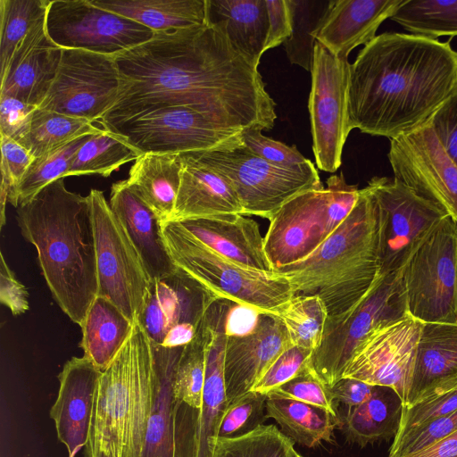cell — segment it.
Listing matches in <instances>:
<instances>
[{
    "mask_svg": "<svg viewBox=\"0 0 457 457\" xmlns=\"http://www.w3.org/2000/svg\"><path fill=\"white\" fill-rule=\"evenodd\" d=\"M292 457H303V456H301L296 451H295Z\"/></svg>",
    "mask_w": 457,
    "mask_h": 457,
    "instance_id": "obj_58",
    "label": "cell"
},
{
    "mask_svg": "<svg viewBox=\"0 0 457 457\" xmlns=\"http://www.w3.org/2000/svg\"><path fill=\"white\" fill-rule=\"evenodd\" d=\"M394 179L430 201L457 222V165L436 137L429 119L390 139Z\"/></svg>",
    "mask_w": 457,
    "mask_h": 457,
    "instance_id": "obj_17",
    "label": "cell"
},
{
    "mask_svg": "<svg viewBox=\"0 0 457 457\" xmlns=\"http://www.w3.org/2000/svg\"><path fill=\"white\" fill-rule=\"evenodd\" d=\"M206 340L203 320L194 339L184 346L178 361L173 395L179 404L198 411L202 406L206 370Z\"/></svg>",
    "mask_w": 457,
    "mask_h": 457,
    "instance_id": "obj_42",
    "label": "cell"
},
{
    "mask_svg": "<svg viewBox=\"0 0 457 457\" xmlns=\"http://www.w3.org/2000/svg\"><path fill=\"white\" fill-rule=\"evenodd\" d=\"M366 187L378 213L379 275H386L403 269L448 215L395 179L373 177Z\"/></svg>",
    "mask_w": 457,
    "mask_h": 457,
    "instance_id": "obj_12",
    "label": "cell"
},
{
    "mask_svg": "<svg viewBox=\"0 0 457 457\" xmlns=\"http://www.w3.org/2000/svg\"><path fill=\"white\" fill-rule=\"evenodd\" d=\"M121 79L114 56L62 49L55 78L40 109L99 121L114 105Z\"/></svg>",
    "mask_w": 457,
    "mask_h": 457,
    "instance_id": "obj_14",
    "label": "cell"
},
{
    "mask_svg": "<svg viewBox=\"0 0 457 457\" xmlns=\"http://www.w3.org/2000/svg\"><path fill=\"white\" fill-rule=\"evenodd\" d=\"M390 20L413 35L457 37V0H403Z\"/></svg>",
    "mask_w": 457,
    "mask_h": 457,
    "instance_id": "obj_38",
    "label": "cell"
},
{
    "mask_svg": "<svg viewBox=\"0 0 457 457\" xmlns=\"http://www.w3.org/2000/svg\"><path fill=\"white\" fill-rule=\"evenodd\" d=\"M94 224L98 295L112 302L133 323L138 319L152 279L104 193L87 195Z\"/></svg>",
    "mask_w": 457,
    "mask_h": 457,
    "instance_id": "obj_10",
    "label": "cell"
},
{
    "mask_svg": "<svg viewBox=\"0 0 457 457\" xmlns=\"http://www.w3.org/2000/svg\"><path fill=\"white\" fill-rule=\"evenodd\" d=\"M109 204L138 252L151 279L174 273L178 268L167 247L162 221L127 179L112 185Z\"/></svg>",
    "mask_w": 457,
    "mask_h": 457,
    "instance_id": "obj_24",
    "label": "cell"
},
{
    "mask_svg": "<svg viewBox=\"0 0 457 457\" xmlns=\"http://www.w3.org/2000/svg\"><path fill=\"white\" fill-rule=\"evenodd\" d=\"M457 376V323H423L406 404L443 380Z\"/></svg>",
    "mask_w": 457,
    "mask_h": 457,
    "instance_id": "obj_30",
    "label": "cell"
},
{
    "mask_svg": "<svg viewBox=\"0 0 457 457\" xmlns=\"http://www.w3.org/2000/svg\"><path fill=\"white\" fill-rule=\"evenodd\" d=\"M268 395L297 400L322 407L337 416L336 405L331 396L330 388L317 374L312 361L297 376L276 388Z\"/></svg>",
    "mask_w": 457,
    "mask_h": 457,
    "instance_id": "obj_48",
    "label": "cell"
},
{
    "mask_svg": "<svg viewBox=\"0 0 457 457\" xmlns=\"http://www.w3.org/2000/svg\"><path fill=\"white\" fill-rule=\"evenodd\" d=\"M265 410V419L274 420L294 443L314 447L321 441H332L337 419L322 407L268 395Z\"/></svg>",
    "mask_w": 457,
    "mask_h": 457,
    "instance_id": "obj_34",
    "label": "cell"
},
{
    "mask_svg": "<svg viewBox=\"0 0 457 457\" xmlns=\"http://www.w3.org/2000/svg\"><path fill=\"white\" fill-rule=\"evenodd\" d=\"M403 0H334L315 32L316 41L332 54L348 59L360 45L376 37L379 26L390 19Z\"/></svg>",
    "mask_w": 457,
    "mask_h": 457,
    "instance_id": "obj_25",
    "label": "cell"
},
{
    "mask_svg": "<svg viewBox=\"0 0 457 457\" xmlns=\"http://www.w3.org/2000/svg\"><path fill=\"white\" fill-rule=\"evenodd\" d=\"M233 304L226 300H216L203 319L206 340L205 381L189 457H210V440L216 436L221 415L228 405L224 357L228 320Z\"/></svg>",
    "mask_w": 457,
    "mask_h": 457,
    "instance_id": "obj_21",
    "label": "cell"
},
{
    "mask_svg": "<svg viewBox=\"0 0 457 457\" xmlns=\"http://www.w3.org/2000/svg\"><path fill=\"white\" fill-rule=\"evenodd\" d=\"M37 106L10 96H0V134L27 148L33 113Z\"/></svg>",
    "mask_w": 457,
    "mask_h": 457,
    "instance_id": "obj_52",
    "label": "cell"
},
{
    "mask_svg": "<svg viewBox=\"0 0 457 457\" xmlns=\"http://www.w3.org/2000/svg\"><path fill=\"white\" fill-rule=\"evenodd\" d=\"M121 87L103 128L171 106L194 109L225 127H274L276 103L258 68L208 23L156 32L114 56Z\"/></svg>",
    "mask_w": 457,
    "mask_h": 457,
    "instance_id": "obj_1",
    "label": "cell"
},
{
    "mask_svg": "<svg viewBox=\"0 0 457 457\" xmlns=\"http://www.w3.org/2000/svg\"><path fill=\"white\" fill-rule=\"evenodd\" d=\"M180 186L169 221L243 214L237 195L221 175L199 161L192 152L180 154Z\"/></svg>",
    "mask_w": 457,
    "mask_h": 457,
    "instance_id": "obj_27",
    "label": "cell"
},
{
    "mask_svg": "<svg viewBox=\"0 0 457 457\" xmlns=\"http://www.w3.org/2000/svg\"><path fill=\"white\" fill-rule=\"evenodd\" d=\"M162 227L176 267L215 298L279 316L294 296L288 281L276 272L246 268L223 257L176 221H165Z\"/></svg>",
    "mask_w": 457,
    "mask_h": 457,
    "instance_id": "obj_6",
    "label": "cell"
},
{
    "mask_svg": "<svg viewBox=\"0 0 457 457\" xmlns=\"http://www.w3.org/2000/svg\"><path fill=\"white\" fill-rule=\"evenodd\" d=\"M329 388L334 402L353 407L367 401L376 386L354 378H342Z\"/></svg>",
    "mask_w": 457,
    "mask_h": 457,
    "instance_id": "obj_56",
    "label": "cell"
},
{
    "mask_svg": "<svg viewBox=\"0 0 457 457\" xmlns=\"http://www.w3.org/2000/svg\"><path fill=\"white\" fill-rule=\"evenodd\" d=\"M101 373L87 358L82 356L67 361L58 375L60 386L50 417L69 457H75L87 443Z\"/></svg>",
    "mask_w": 457,
    "mask_h": 457,
    "instance_id": "obj_22",
    "label": "cell"
},
{
    "mask_svg": "<svg viewBox=\"0 0 457 457\" xmlns=\"http://www.w3.org/2000/svg\"><path fill=\"white\" fill-rule=\"evenodd\" d=\"M290 13L292 34L283 44L292 64L312 71L316 44L315 32L329 11L334 0H287Z\"/></svg>",
    "mask_w": 457,
    "mask_h": 457,
    "instance_id": "obj_40",
    "label": "cell"
},
{
    "mask_svg": "<svg viewBox=\"0 0 457 457\" xmlns=\"http://www.w3.org/2000/svg\"><path fill=\"white\" fill-rule=\"evenodd\" d=\"M0 301L8 307L12 315H20L29 310V293L26 287L16 278L14 273L0 254Z\"/></svg>",
    "mask_w": 457,
    "mask_h": 457,
    "instance_id": "obj_54",
    "label": "cell"
},
{
    "mask_svg": "<svg viewBox=\"0 0 457 457\" xmlns=\"http://www.w3.org/2000/svg\"><path fill=\"white\" fill-rule=\"evenodd\" d=\"M313 351L292 345L273 361L251 391L268 395L294 378L312 361Z\"/></svg>",
    "mask_w": 457,
    "mask_h": 457,
    "instance_id": "obj_50",
    "label": "cell"
},
{
    "mask_svg": "<svg viewBox=\"0 0 457 457\" xmlns=\"http://www.w3.org/2000/svg\"><path fill=\"white\" fill-rule=\"evenodd\" d=\"M457 430V409L436 420L422 425L395 439L388 457H403L420 451Z\"/></svg>",
    "mask_w": 457,
    "mask_h": 457,
    "instance_id": "obj_51",
    "label": "cell"
},
{
    "mask_svg": "<svg viewBox=\"0 0 457 457\" xmlns=\"http://www.w3.org/2000/svg\"><path fill=\"white\" fill-rule=\"evenodd\" d=\"M156 382L153 345L137 320L102 371L95 395L87 457H141Z\"/></svg>",
    "mask_w": 457,
    "mask_h": 457,
    "instance_id": "obj_5",
    "label": "cell"
},
{
    "mask_svg": "<svg viewBox=\"0 0 457 457\" xmlns=\"http://www.w3.org/2000/svg\"><path fill=\"white\" fill-rule=\"evenodd\" d=\"M407 315L403 269L379 275L349 310L328 317L321 343L312 356L317 374L331 387L343 378L355 350L370 332Z\"/></svg>",
    "mask_w": 457,
    "mask_h": 457,
    "instance_id": "obj_8",
    "label": "cell"
},
{
    "mask_svg": "<svg viewBox=\"0 0 457 457\" xmlns=\"http://www.w3.org/2000/svg\"><path fill=\"white\" fill-rule=\"evenodd\" d=\"M348 59L332 54L316 41L308 109L312 150L318 168L335 172L351 131L348 116Z\"/></svg>",
    "mask_w": 457,
    "mask_h": 457,
    "instance_id": "obj_15",
    "label": "cell"
},
{
    "mask_svg": "<svg viewBox=\"0 0 457 457\" xmlns=\"http://www.w3.org/2000/svg\"><path fill=\"white\" fill-rule=\"evenodd\" d=\"M141 154L123 137L103 129L100 133L91 135L79 148L66 177L96 174L106 178Z\"/></svg>",
    "mask_w": 457,
    "mask_h": 457,
    "instance_id": "obj_36",
    "label": "cell"
},
{
    "mask_svg": "<svg viewBox=\"0 0 457 457\" xmlns=\"http://www.w3.org/2000/svg\"><path fill=\"white\" fill-rule=\"evenodd\" d=\"M206 23L221 31L258 68L270 27L266 0H206Z\"/></svg>",
    "mask_w": 457,
    "mask_h": 457,
    "instance_id": "obj_28",
    "label": "cell"
},
{
    "mask_svg": "<svg viewBox=\"0 0 457 457\" xmlns=\"http://www.w3.org/2000/svg\"><path fill=\"white\" fill-rule=\"evenodd\" d=\"M269 33L265 52L284 44L292 34L291 13L287 0H266Z\"/></svg>",
    "mask_w": 457,
    "mask_h": 457,
    "instance_id": "obj_55",
    "label": "cell"
},
{
    "mask_svg": "<svg viewBox=\"0 0 457 457\" xmlns=\"http://www.w3.org/2000/svg\"><path fill=\"white\" fill-rule=\"evenodd\" d=\"M217 300L195 280L178 270L153 279L137 320L154 345L184 347L196 335L212 303Z\"/></svg>",
    "mask_w": 457,
    "mask_h": 457,
    "instance_id": "obj_19",
    "label": "cell"
},
{
    "mask_svg": "<svg viewBox=\"0 0 457 457\" xmlns=\"http://www.w3.org/2000/svg\"><path fill=\"white\" fill-rule=\"evenodd\" d=\"M62 53V49L46 33L45 15L20 42L0 76V96L13 97L37 107L55 78Z\"/></svg>",
    "mask_w": 457,
    "mask_h": 457,
    "instance_id": "obj_23",
    "label": "cell"
},
{
    "mask_svg": "<svg viewBox=\"0 0 457 457\" xmlns=\"http://www.w3.org/2000/svg\"><path fill=\"white\" fill-rule=\"evenodd\" d=\"M192 153L229 183L244 215L270 220L297 195L324 188L312 162L296 169L278 167L255 154L244 143L227 149Z\"/></svg>",
    "mask_w": 457,
    "mask_h": 457,
    "instance_id": "obj_9",
    "label": "cell"
},
{
    "mask_svg": "<svg viewBox=\"0 0 457 457\" xmlns=\"http://www.w3.org/2000/svg\"><path fill=\"white\" fill-rule=\"evenodd\" d=\"M143 154H183L227 149L243 143V130L225 127L199 112L171 106L107 128Z\"/></svg>",
    "mask_w": 457,
    "mask_h": 457,
    "instance_id": "obj_13",
    "label": "cell"
},
{
    "mask_svg": "<svg viewBox=\"0 0 457 457\" xmlns=\"http://www.w3.org/2000/svg\"><path fill=\"white\" fill-rule=\"evenodd\" d=\"M360 189L343 172L327 179V187L301 193L270 220L264 247L273 270L301 261L314 252L345 220Z\"/></svg>",
    "mask_w": 457,
    "mask_h": 457,
    "instance_id": "obj_7",
    "label": "cell"
},
{
    "mask_svg": "<svg viewBox=\"0 0 457 457\" xmlns=\"http://www.w3.org/2000/svg\"><path fill=\"white\" fill-rule=\"evenodd\" d=\"M18 227L37 253L48 288L62 311L81 325L98 295L96 240L88 196L61 178L19 205Z\"/></svg>",
    "mask_w": 457,
    "mask_h": 457,
    "instance_id": "obj_3",
    "label": "cell"
},
{
    "mask_svg": "<svg viewBox=\"0 0 457 457\" xmlns=\"http://www.w3.org/2000/svg\"><path fill=\"white\" fill-rule=\"evenodd\" d=\"M408 313L422 323H457V222L446 216L403 268Z\"/></svg>",
    "mask_w": 457,
    "mask_h": 457,
    "instance_id": "obj_11",
    "label": "cell"
},
{
    "mask_svg": "<svg viewBox=\"0 0 457 457\" xmlns=\"http://www.w3.org/2000/svg\"><path fill=\"white\" fill-rule=\"evenodd\" d=\"M295 295H317L328 316L349 310L379 277L378 222L365 187L339 227L306 258L273 270Z\"/></svg>",
    "mask_w": 457,
    "mask_h": 457,
    "instance_id": "obj_4",
    "label": "cell"
},
{
    "mask_svg": "<svg viewBox=\"0 0 457 457\" xmlns=\"http://www.w3.org/2000/svg\"><path fill=\"white\" fill-rule=\"evenodd\" d=\"M403 457H457V430L420 451Z\"/></svg>",
    "mask_w": 457,
    "mask_h": 457,
    "instance_id": "obj_57",
    "label": "cell"
},
{
    "mask_svg": "<svg viewBox=\"0 0 457 457\" xmlns=\"http://www.w3.org/2000/svg\"><path fill=\"white\" fill-rule=\"evenodd\" d=\"M134 324L112 302L97 296L80 325L83 356L104 370L131 336Z\"/></svg>",
    "mask_w": 457,
    "mask_h": 457,
    "instance_id": "obj_32",
    "label": "cell"
},
{
    "mask_svg": "<svg viewBox=\"0 0 457 457\" xmlns=\"http://www.w3.org/2000/svg\"><path fill=\"white\" fill-rule=\"evenodd\" d=\"M293 345L315 351L320 345L328 314L317 295H295L279 314Z\"/></svg>",
    "mask_w": 457,
    "mask_h": 457,
    "instance_id": "obj_41",
    "label": "cell"
},
{
    "mask_svg": "<svg viewBox=\"0 0 457 457\" xmlns=\"http://www.w3.org/2000/svg\"><path fill=\"white\" fill-rule=\"evenodd\" d=\"M295 451L294 442L273 424L210 440V457H292Z\"/></svg>",
    "mask_w": 457,
    "mask_h": 457,
    "instance_id": "obj_39",
    "label": "cell"
},
{
    "mask_svg": "<svg viewBox=\"0 0 457 457\" xmlns=\"http://www.w3.org/2000/svg\"><path fill=\"white\" fill-rule=\"evenodd\" d=\"M268 395L249 391L228 403L221 415L216 436L228 437L246 433L265 420L263 408Z\"/></svg>",
    "mask_w": 457,
    "mask_h": 457,
    "instance_id": "obj_47",
    "label": "cell"
},
{
    "mask_svg": "<svg viewBox=\"0 0 457 457\" xmlns=\"http://www.w3.org/2000/svg\"><path fill=\"white\" fill-rule=\"evenodd\" d=\"M92 4L156 32L206 22V0H91Z\"/></svg>",
    "mask_w": 457,
    "mask_h": 457,
    "instance_id": "obj_33",
    "label": "cell"
},
{
    "mask_svg": "<svg viewBox=\"0 0 457 457\" xmlns=\"http://www.w3.org/2000/svg\"><path fill=\"white\" fill-rule=\"evenodd\" d=\"M50 0H0V76L33 24L46 15Z\"/></svg>",
    "mask_w": 457,
    "mask_h": 457,
    "instance_id": "obj_43",
    "label": "cell"
},
{
    "mask_svg": "<svg viewBox=\"0 0 457 457\" xmlns=\"http://www.w3.org/2000/svg\"><path fill=\"white\" fill-rule=\"evenodd\" d=\"M180 154H143L130 167L128 182L163 222L174 211L181 177Z\"/></svg>",
    "mask_w": 457,
    "mask_h": 457,
    "instance_id": "obj_31",
    "label": "cell"
},
{
    "mask_svg": "<svg viewBox=\"0 0 457 457\" xmlns=\"http://www.w3.org/2000/svg\"><path fill=\"white\" fill-rule=\"evenodd\" d=\"M183 348L153 345L156 382L141 457H177L176 416L179 403L173 395V378Z\"/></svg>",
    "mask_w": 457,
    "mask_h": 457,
    "instance_id": "obj_29",
    "label": "cell"
},
{
    "mask_svg": "<svg viewBox=\"0 0 457 457\" xmlns=\"http://www.w3.org/2000/svg\"><path fill=\"white\" fill-rule=\"evenodd\" d=\"M1 227L5 224V205L19 206L18 188L34 160L29 151L13 139L1 135Z\"/></svg>",
    "mask_w": 457,
    "mask_h": 457,
    "instance_id": "obj_46",
    "label": "cell"
},
{
    "mask_svg": "<svg viewBox=\"0 0 457 457\" xmlns=\"http://www.w3.org/2000/svg\"><path fill=\"white\" fill-rule=\"evenodd\" d=\"M242 140L252 152L278 167L296 169L312 162L297 150L295 145L289 146L270 138L262 135L260 129H244Z\"/></svg>",
    "mask_w": 457,
    "mask_h": 457,
    "instance_id": "obj_49",
    "label": "cell"
},
{
    "mask_svg": "<svg viewBox=\"0 0 457 457\" xmlns=\"http://www.w3.org/2000/svg\"><path fill=\"white\" fill-rule=\"evenodd\" d=\"M176 222L223 257L246 268L273 271L254 220L232 213Z\"/></svg>",
    "mask_w": 457,
    "mask_h": 457,
    "instance_id": "obj_26",
    "label": "cell"
},
{
    "mask_svg": "<svg viewBox=\"0 0 457 457\" xmlns=\"http://www.w3.org/2000/svg\"><path fill=\"white\" fill-rule=\"evenodd\" d=\"M46 29L62 49L112 55L150 40L145 26L92 4L91 0H50Z\"/></svg>",
    "mask_w": 457,
    "mask_h": 457,
    "instance_id": "obj_16",
    "label": "cell"
},
{
    "mask_svg": "<svg viewBox=\"0 0 457 457\" xmlns=\"http://www.w3.org/2000/svg\"><path fill=\"white\" fill-rule=\"evenodd\" d=\"M102 130L89 120L37 107L31 120L27 149L34 158H38L77 138L96 135Z\"/></svg>",
    "mask_w": 457,
    "mask_h": 457,
    "instance_id": "obj_37",
    "label": "cell"
},
{
    "mask_svg": "<svg viewBox=\"0 0 457 457\" xmlns=\"http://www.w3.org/2000/svg\"><path fill=\"white\" fill-rule=\"evenodd\" d=\"M279 316L259 313L251 330L228 335L224 381L228 404L251 391L273 361L292 346Z\"/></svg>",
    "mask_w": 457,
    "mask_h": 457,
    "instance_id": "obj_20",
    "label": "cell"
},
{
    "mask_svg": "<svg viewBox=\"0 0 457 457\" xmlns=\"http://www.w3.org/2000/svg\"><path fill=\"white\" fill-rule=\"evenodd\" d=\"M395 394L388 387L376 386L367 401L348 407L343 428L349 442L364 446L396 435L402 405L396 407L390 400Z\"/></svg>",
    "mask_w": 457,
    "mask_h": 457,
    "instance_id": "obj_35",
    "label": "cell"
},
{
    "mask_svg": "<svg viewBox=\"0 0 457 457\" xmlns=\"http://www.w3.org/2000/svg\"><path fill=\"white\" fill-rule=\"evenodd\" d=\"M90 136L77 138L62 147L34 158L18 188L19 205L29 202L54 180L66 178L75 154Z\"/></svg>",
    "mask_w": 457,
    "mask_h": 457,
    "instance_id": "obj_45",
    "label": "cell"
},
{
    "mask_svg": "<svg viewBox=\"0 0 457 457\" xmlns=\"http://www.w3.org/2000/svg\"><path fill=\"white\" fill-rule=\"evenodd\" d=\"M423 323L410 315L370 332L355 350L343 378L392 389L406 404Z\"/></svg>",
    "mask_w": 457,
    "mask_h": 457,
    "instance_id": "obj_18",
    "label": "cell"
},
{
    "mask_svg": "<svg viewBox=\"0 0 457 457\" xmlns=\"http://www.w3.org/2000/svg\"><path fill=\"white\" fill-rule=\"evenodd\" d=\"M456 87L450 41L384 32L350 63V129L395 138L426 122Z\"/></svg>",
    "mask_w": 457,
    "mask_h": 457,
    "instance_id": "obj_2",
    "label": "cell"
},
{
    "mask_svg": "<svg viewBox=\"0 0 457 457\" xmlns=\"http://www.w3.org/2000/svg\"><path fill=\"white\" fill-rule=\"evenodd\" d=\"M429 120L442 145L457 165V87L436 110Z\"/></svg>",
    "mask_w": 457,
    "mask_h": 457,
    "instance_id": "obj_53",
    "label": "cell"
},
{
    "mask_svg": "<svg viewBox=\"0 0 457 457\" xmlns=\"http://www.w3.org/2000/svg\"><path fill=\"white\" fill-rule=\"evenodd\" d=\"M457 409V376L424 391L412 403L402 406L398 439L413 429L444 417Z\"/></svg>",
    "mask_w": 457,
    "mask_h": 457,
    "instance_id": "obj_44",
    "label": "cell"
}]
</instances>
